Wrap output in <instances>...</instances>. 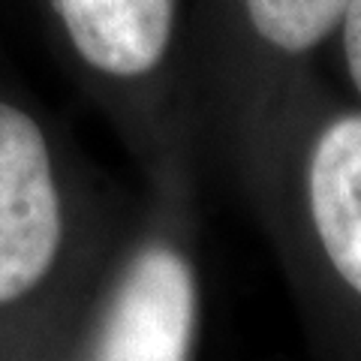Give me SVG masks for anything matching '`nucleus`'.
Masks as SVG:
<instances>
[{"label": "nucleus", "mask_w": 361, "mask_h": 361, "mask_svg": "<svg viewBox=\"0 0 361 361\" xmlns=\"http://www.w3.org/2000/svg\"><path fill=\"white\" fill-rule=\"evenodd\" d=\"M61 244L49 145L21 109L0 103V304L42 280Z\"/></svg>", "instance_id": "f257e3e1"}, {"label": "nucleus", "mask_w": 361, "mask_h": 361, "mask_svg": "<svg viewBox=\"0 0 361 361\" xmlns=\"http://www.w3.org/2000/svg\"><path fill=\"white\" fill-rule=\"evenodd\" d=\"M196 292L187 262L151 247L130 265L109 310L97 361H187Z\"/></svg>", "instance_id": "f03ea898"}, {"label": "nucleus", "mask_w": 361, "mask_h": 361, "mask_svg": "<svg viewBox=\"0 0 361 361\" xmlns=\"http://www.w3.org/2000/svg\"><path fill=\"white\" fill-rule=\"evenodd\" d=\"M178 0H58L75 51L99 73H151L172 39Z\"/></svg>", "instance_id": "7ed1b4c3"}, {"label": "nucleus", "mask_w": 361, "mask_h": 361, "mask_svg": "<svg viewBox=\"0 0 361 361\" xmlns=\"http://www.w3.org/2000/svg\"><path fill=\"white\" fill-rule=\"evenodd\" d=\"M310 208L337 274L361 292V115L334 121L316 142Z\"/></svg>", "instance_id": "20e7f679"}, {"label": "nucleus", "mask_w": 361, "mask_h": 361, "mask_svg": "<svg viewBox=\"0 0 361 361\" xmlns=\"http://www.w3.org/2000/svg\"><path fill=\"white\" fill-rule=\"evenodd\" d=\"M349 0H244L250 25L280 51H307L341 27Z\"/></svg>", "instance_id": "39448f33"}, {"label": "nucleus", "mask_w": 361, "mask_h": 361, "mask_svg": "<svg viewBox=\"0 0 361 361\" xmlns=\"http://www.w3.org/2000/svg\"><path fill=\"white\" fill-rule=\"evenodd\" d=\"M341 25H343V51H346L349 75H353L355 87L361 90V0H349Z\"/></svg>", "instance_id": "423d86ee"}]
</instances>
